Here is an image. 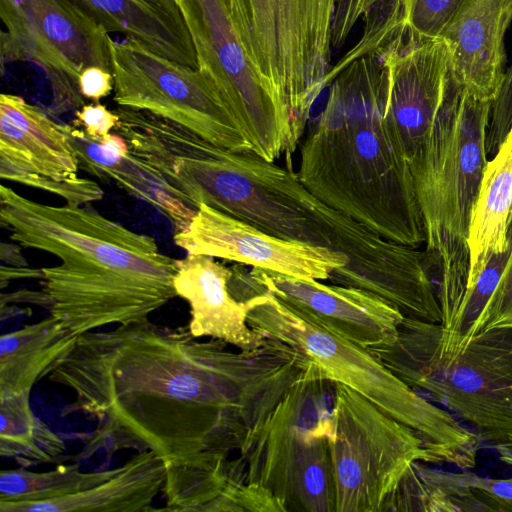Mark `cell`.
I'll use <instances>...</instances> for the list:
<instances>
[{
    "label": "cell",
    "mask_w": 512,
    "mask_h": 512,
    "mask_svg": "<svg viewBox=\"0 0 512 512\" xmlns=\"http://www.w3.org/2000/svg\"><path fill=\"white\" fill-rule=\"evenodd\" d=\"M29 396L0 395V455L23 466L51 462L65 451L64 441L33 413Z\"/></svg>",
    "instance_id": "cell-27"
},
{
    "label": "cell",
    "mask_w": 512,
    "mask_h": 512,
    "mask_svg": "<svg viewBox=\"0 0 512 512\" xmlns=\"http://www.w3.org/2000/svg\"><path fill=\"white\" fill-rule=\"evenodd\" d=\"M75 151L60 123L18 95H0V176L44 190L66 204L99 201L104 191L78 175Z\"/></svg>",
    "instance_id": "cell-14"
},
{
    "label": "cell",
    "mask_w": 512,
    "mask_h": 512,
    "mask_svg": "<svg viewBox=\"0 0 512 512\" xmlns=\"http://www.w3.org/2000/svg\"><path fill=\"white\" fill-rule=\"evenodd\" d=\"M173 286L176 296L190 308L187 328L196 337H210L238 350L261 346L265 338L247 322V304L236 300L229 290L231 268L208 255L186 254L175 260Z\"/></svg>",
    "instance_id": "cell-19"
},
{
    "label": "cell",
    "mask_w": 512,
    "mask_h": 512,
    "mask_svg": "<svg viewBox=\"0 0 512 512\" xmlns=\"http://www.w3.org/2000/svg\"><path fill=\"white\" fill-rule=\"evenodd\" d=\"M511 218L512 126L495 155L487 161L472 211L468 233L469 276L462 306L489 258L507 249ZM456 322L446 338L439 337L441 342L449 339Z\"/></svg>",
    "instance_id": "cell-23"
},
{
    "label": "cell",
    "mask_w": 512,
    "mask_h": 512,
    "mask_svg": "<svg viewBox=\"0 0 512 512\" xmlns=\"http://www.w3.org/2000/svg\"><path fill=\"white\" fill-rule=\"evenodd\" d=\"M239 301L247 304L249 326L288 346L303 369L310 367L321 378L348 386L415 431L430 464L447 463L463 470L475 466L477 435L401 381L368 348L297 314L248 273L242 279Z\"/></svg>",
    "instance_id": "cell-5"
},
{
    "label": "cell",
    "mask_w": 512,
    "mask_h": 512,
    "mask_svg": "<svg viewBox=\"0 0 512 512\" xmlns=\"http://www.w3.org/2000/svg\"><path fill=\"white\" fill-rule=\"evenodd\" d=\"M250 278L297 314L365 348L390 345L404 314L369 291L252 267Z\"/></svg>",
    "instance_id": "cell-17"
},
{
    "label": "cell",
    "mask_w": 512,
    "mask_h": 512,
    "mask_svg": "<svg viewBox=\"0 0 512 512\" xmlns=\"http://www.w3.org/2000/svg\"><path fill=\"white\" fill-rule=\"evenodd\" d=\"M390 1L400 7V0H336L332 26V48L341 47L357 21L378 3Z\"/></svg>",
    "instance_id": "cell-32"
},
{
    "label": "cell",
    "mask_w": 512,
    "mask_h": 512,
    "mask_svg": "<svg viewBox=\"0 0 512 512\" xmlns=\"http://www.w3.org/2000/svg\"><path fill=\"white\" fill-rule=\"evenodd\" d=\"M511 22L512 0H462L441 33L452 78L478 98L494 102L500 93Z\"/></svg>",
    "instance_id": "cell-18"
},
{
    "label": "cell",
    "mask_w": 512,
    "mask_h": 512,
    "mask_svg": "<svg viewBox=\"0 0 512 512\" xmlns=\"http://www.w3.org/2000/svg\"><path fill=\"white\" fill-rule=\"evenodd\" d=\"M247 56L291 121L298 147L312 107L330 85L336 0H228Z\"/></svg>",
    "instance_id": "cell-7"
},
{
    "label": "cell",
    "mask_w": 512,
    "mask_h": 512,
    "mask_svg": "<svg viewBox=\"0 0 512 512\" xmlns=\"http://www.w3.org/2000/svg\"><path fill=\"white\" fill-rule=\"evenodd\" d=\"M1 63L30 62L48 80L57 112L80 108L79 76L111 70L110 35L70 0H0Z\"/></svg>",
    "instance_id": "cell-12"
},
{
    "label": "cell",
    "mask_w": 512,
    "mask_h": 512,
    "mask_svg": "<svg viewBox=\"0 0 512 512\" xmlns=\"http://www.w3.org/2000/svg\"><path fill=\"white\" fill-rule=\"evenodd\" d=\"M383 41L334 74L300 146L299 181L314 196L399 244L426 243L410 168L384 120Z\"/></svg>",
    "instance_id": "cell-3"
},
{
    "label": "cell",
    "mask_w": 512,
    "mask_h": 512,
    "mask_svg": "<svg viewBox=\"0 0 512 512\" xmlns=\"http://www.w3.org/2000/svg\"><path fill=\"white\" fill-rule=\"evenodd\" d=\"M166 464L152 451L138 452L94 487L59 499L0 502L1 512H144L163 490Z\"/></svg>",
    "instance_id": "cell-22"
},
{
    "label": "cell",
    "mask_w": 512,
    "mask_h": 512,
    "mask_svg": "<svg viewBox=\"0 0 512 512\" xmlns=\"http://www.w3.org/2000/svg\"><path fill=\"white\" fill-rule=\"evenodd\" d=\"M118 122L119 116L115 110L111 111L96 102L84 104L77 109L73 124L82 128L89 137L99 139L115 130Z\"/></svg>",
    "instance_id": "cell-33"
},
{
    "label": "cell",
    "mask_w": 512,
    "mask_h": 512,
    "mask_svg": "<svg viewBox=\"0 0 512 512\" xmlns=\"http://www.w3.org/2000/svg\"><path fill=\"white\" fill-rule=\"evenodd\" d=\"M117 468L83 472L79 465H63L46 472L24 468L2 470L0 502L31 503L66 497L90 489L116 473Z\"/></svg>",
    "instance_id": "cell-28"
},
{
    "label": "cell",
    "mask_w": 512,
    "mask_h": 512,
    "mask_svg": "<svg viewBox=\"0 0 512 512\" xmlns=\"http://www.w3.org/2000/svg\"><path fill=\"white\" fill-rule=\"evenodd\" d=\"M334 383L310 367L239 450L245 482L271 492L285 512H335L329 446Z\"/></svg>",
    "instance_id": "cell-8"
},
{
    "label": "cell",
    "mask_w": 512,
    "mask_h": 512,
    "mask_svg": "<svg viewBox=\"0 0 512 512\" xmlns=\"http://www.w3.org/2000/svg\"><path fill=\"white\" fill-rule=\"evenodd\" d=\"M425 464L415 461L403 474L396 491V501L401 510L489 511L468 472H444Z\"/></svg>",
    "instance_id": "cell-26"
},
{
    "label": "cell",
    "mask_w": 512,
    "mask_h": 512,
    "mask_svg": "<svg viewBox=\"0 0 512 512\" xmlns=\"http://www.w3.org/2000/svg\"><path fill=\"white\" fill-rule=\"evenodd\" d=\"M246 486L240 457L168 466L160 511L242 512Z\"/></svg>",
    "instance_id": "cell-24"
},
{
    "label": "cell",
    "mask_w": 512,
    "mask_h": 512,
    "mask_svg": "<svg viewBox=\"0 0 512 512\" xmlns=\"http://www.w3.org/2000/svg\"><path fill=\"white\" fill-rule=\"evenodd\" d=\"M189 31L198 70L213 84L252 147L267 161L291 156V122L254 70L228 0H174Z\"/></svg>",
    "instance_id": "cell-11"
},
{
    "label": "cell",
    "mask_w": 512,
    "mask_h": 512,
    "mask_svg": "<svg viewBox=\"0 0 512 512\" xmlns=\"http://www.w3.org/2000/svg\"><path fill=\"white\" fill-rule=\"evenodd\" d=\"M462 0H400L401 29L409 42H422L441 33Z\"/></svg>",
    "instance_id": "cell-29"
},
{
    "label": "cell",
    "mask_w": 512,
    "mask_h": 512,
    "mask_svg": "<svg viewBox=\"0 0 512 512\" xmlns=\"http://www.w3.org/2000/svg\"><path fill=\"white\" fill-rule=\"evenodd\" d=\"M0 221L12 241L61 261L38 270L40 296L77 337L146 321L176 296L175 259L91 207L38 203L2 184Z\"/></svg>",
    "instance_id": "cell-2"
},
{
    "label": "cell",
    "mask_w": 512,
    "mask_h": 512,
    "mask_svg": "<svg viewBox=\"0 0 512 512\" xmlns=\"http://www.w3.org/2000/svg\"><path fill=\"white\" fill-rule=\"evenodd\" d=\"M493 101L478 98L450 78L424 153L412 171L434 264L446 338L460 312L469 276L468 233L487 164V131Z\"/></svg>",
    "instance_id": "cell-4"
},
{
    "label": "cell",
    "mask_w": 512,
    "mask_h": 512,
    "mask_svg": "<svg viewBox=\"0 0 512 512\" xmlns=\"http://www.w3.org/2000/svg\"><path fill=\"white\" fill-rule=\"evenodd\" d=\"M70 141L79 168L101 181L113 182L128 194L140 199L167 217L175 232L185 229L197 209L178 198L165 184L136 158L126 140L109 133L93 139L74 124L60 123Z\"/></svg>",
    "instance_id": "cell-20"
},
{
    "label": "cell",
    "mask_w": 512,
    "mask_h": 512,
    "mask_svg": "<svg viewBox=\"0 0 512 512\" xmlns=\"http://www.w3.org/2000/svg\"><path fill=\"white\" fill-rule=\"evenodd\" d=\"M70 1L108 33H119L166 58L198 69L192 39L174 0Z\"/></svg>",
    "instance_id": "cell-21"
},
{
    "label": "cell",
    "mask_w": 512,
    "mask_h": 512,
    "mask_svg": "<svg viewBox=\"0 0 512 512\" xmlns=\"http://www.w3.org/2000/svg\"><path fill=\"white\" fill-rule=\"evenodd\" d=\"M399 29L381 45L387 74L384 120L410 171L422 158L449 86L450 62L445 41H402Z\"/></svg>",
    "instance_id": "cell-15"
},
{
    "label": "cell",
    "mask_w": 512,
    "mask_h": 512,
    "mask_svg": "<svg viewBox=\"0 0 512 512\" xmlns=\"http://www.w3.org/2000/svg\"><path fill=\"white\" fill-rule=\"evenodd\" d=\"M148 320L80 335L48 374L75 396L62 412L97 420L87 451H152L166 467L230 456L304 369L265 338L238 352Z\"/></svg>",
    "instance_id": "cell-1"
},
{
    "label": "cell",
    "mask_w": 512,
    "mask_h": 512,
    "mask_svg": "<svg viewBox=\"0 0 512 512\" xmlns=\"http://www.w3.org/2000/svg\"><path fill=\"white\" fill-rule=\"evenodd\" d=\"M114 101L177 123L219 147L253 152L208 78L130 38L109 42Z\"/></svg>",
    "instance_id": "cell-13"
},
{
    "label": "cell",
    "mask_w": 512,
    "mask_h": 512,
    "mask_svg": "<svg viewBox=\"0 0 512 512\" xmlns=\"http://www.w3.org/2000/svg\"><path fill=\"white\" fill-rule=\"evenodd\" d=\"M59 320L49 316L0 337V395L31 392L77 340Z\"/></svg>",
    "instance_id": "cell-25"
},
{
    "label": "cell",
    "mask_w": 512,
    "mask_h": 512,
    "mask_svg": "<svg viewBox=\"0 0 512 512\" xmlns=\"http://www.w3.org/2000/svg\"><path fill=\"white\" fill-rule=\"evenodd\" d=\"M291 162L286 157L283 167L253 152H237L219 210L270 235L344 254L346 274L376 268L387 240L309 192Z\"/></svg>",
    "instance_id": "cell-9"
},
{
    "label": "cell",
    "mask_w": 512,
    "mask_h": 512,
    "mask_svg": "<svg viewBox=\"0 0 512 512\" xmlns=\"http://www.w3.org/2000/svg\"><path fill=\"white\" fill-rule=\"evenodd\" d=\"M329 446L335 512H382L409 465L430 464L415 431L341 383H334Z\"/></svg>",
    "instance_id": "cell-10"
},
{
    "label": "cell",
    "mask_w": 512,
    "mask_h": 512,
    "mask_svg": "<svg viewBox=\"0 0 512 512\" xmlns=\"http://www.w3.org/2000/svg\"><path fill=\"white\" fill-rule=\"evenodd\" d=\"M500 459L505 462L506 464H509L510 466H512V454L510 453H505V454H501L499 455Z\"/></svg>",
    "instance_id": "cell-35"
},
{
    "label": "cell",
    "mask_w": 512,
    "mask_h": 512,
    "mask_svg": "<svg viewBox=\"0 0 512 512\" xmlns=\"http://www.w3.org/2000/svg\"><path fill=\"white\" fill-rule=\"evenodd\" d=\"M512 126V64L492 104L487 131V155L494 156Z\"/></svg>",
    "instance_id": "cell-31"
},
{
    "label": "cell",
    "mask_w": 512,
    "mask_h": 512,
    "mask_svg": "<svg viewBox=\"0 0 512 512\" xmlns=\"http://www.w3.org/2000/svg\"><path fill=\"white\" fill-rule=\"evenodd\" d=\"M186 254L208 255L303 278L328 280L347 264V257L325 247L270 235L253 225L199 205L189 225L173 236Z\"/></svg>",
    "instance_id": "cell-16"
},
{
    "label": "cell",
    "mask_w": 512,
    "mask_h": 512,
    "mask_svg": "<svg viewBox=\"0 0 512 512\" xmlns=\"http://www.w3.org/2000/svg\"><path fill=\"white\" fill-rule=\"evenodd\" d=\"M368 349L405 384L469 423L480 442L512 454V328L482 332L443 356L423 320L404 316L392 344Z\"/></svg>",
    "instance_id": "cell-6"
},
{
    "label": "cell",
    "mask_w": 512,
    "mask_h": 512,
    "mask_svg": "<svg viewBox=\"0 0 512 512\" xmlns=\"http://www.w3.org/2000/svg\"><path fill=\"white\" fill-rule=\"evenodd\" d=\"M507 238L511 247L509 261L498 286L472 329L470 341L488 330L512 328V218Z\"/></svg>",
    "instance_id": "cell-30"
},
{
    "label": "cell",
    "mask_w": 512,
    "mask_h": 512,
    "mask_svg": "<svg viewBox=\"0 0 512 512\" xmlns=\"http://www.w3.org/2000/svg\"><path fill=\"white\" fill-rule=\"evenodd\" d=\"M79 89L83 98L98 102L114 90L112 71L98 66L85 68L79 76Z\"/></svg>",
    "instance_id": "cell-34"
}]
</instances>
